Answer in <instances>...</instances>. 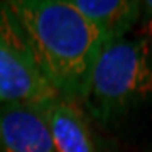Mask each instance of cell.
I'll list each match as a JSON object with an SVG mask.
<instances>
[{"label":"cell","mask_w":152,"mask_h":152,"mask_svg":"<svg viewBox=\"0 0 152 152\" xmlns=\"http://www.w3.org/2000/svg\"><path fill=\"white\" fill-rule=\"evenodd\" d=\"M36 68L58 96L83 100L91 68L107 44L69 0L9 2Z\"/></svg>","instance_id":"1"},{"label":"cell","mask_w":152,"mask_h":152,"mask_svg":"<svg viewBox=\"0 0 152 152\" xmlns=\"http://www.w3.org/2000/svg\"><path fill=\"white\" fill-rule=\"evenodd\" d=\"M151 95L152 63L145 44L140 37H124L100 51L81 102L96 120H110Z\"/></svg>","instance_id":"2"},{"label":"cell","mask_w":152,"mask_h":152,"mask_svg":"<svg viewBox=\"0 0 152 152\" xmlns=\"http://www.w3.org/2000/svg\"><path fill=\"white\" fill-rule=\"evenodd\" d=\"M54 98L59 96L36 68L9 4L0 5V105H46Z\"/></svg>","instance_id":"3"},{"label":"cell","mask_w":152,"mask_h":152,"mask_svg":"<svg viewBox=\"0 0 152 152\" xmlns=\"http://www.w3.org/2000/svg\"><path fill=\"white\" fill-rule=\"evenodd\" d=\"M0 152H56L44 105H0Z\"/></svg>","instance_id":"4"},{"label":"cell","mask_w":152,"mask_h":152,"mask_svg":"<svg viewBox=\"0 0 152 152\" xmlns=\"http://www.w3.org/2000/svg\"><path fill=\"white\" fill-rule=\"evenodd\" d=\"M44 112L56 152H95L88 124L75 102L54 98Z\"/></svg>","instance_id":"5"},{"label":"cell","mask_w":152,"mask_h":152,"mask_svg":"<svg viewBox=\"0 0 152 152\" xmlns=\"http://www.w3.org/2000/svg\"><path fill=\"white\" fill-rule=\"evenodd\" d=\"M69 4L100 31L107 42L127 37L140 19L137 0H69Z\"/></svg>","instance_id":"6"},{"label":"cell","mask_w":152,"mask_h":152,"mask_svg":"<svg viewBox=\"0 0 152 152\" xmlns=\"http://www.w3.org/2000/svg\"><path fill=\"white\" fill-rule=\"evenodd\" d=\"M139 37H140L142 41H144V44H145L147 54H149V59H151V63H152V20H144Z\"/></svg>","instance_id":"7"},{"label":"cell","mask_w":152,"mask_h":152,"mask_svg":"<svg viewBox=\"0 0 152 152\" xmlns=\"http://www.w3.org/2000/svg\"><path fill=\"white\" fill-rule=\"evenodd\" d=\"M140 15H144V20H152V0L140 2Z\"/></svg>","instance_id":"8"}]
</instances>
